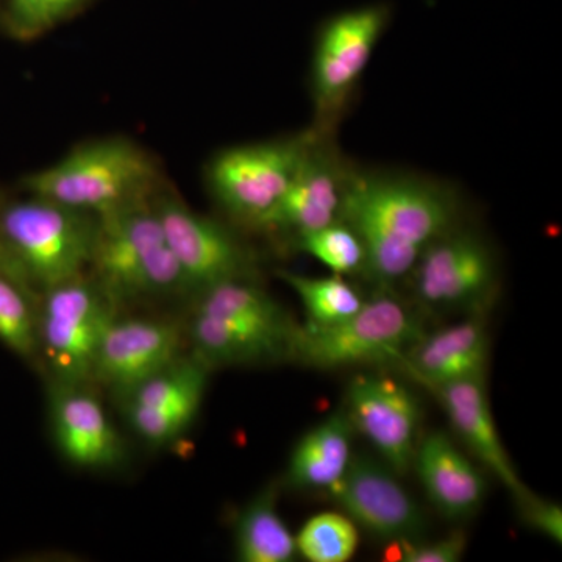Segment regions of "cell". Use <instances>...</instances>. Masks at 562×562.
Returning <instances> with one entry per match:
<instances>
[{
  "label": "cell",
  "mask_w": 562,
  "mask_h": 562,
  "mask_svg": "<svg viewBox=\"0 0 562 562\" xmlns=\"http://www.w3.org/2000/svg\"><path fill=\"white\" fill-rule=\"evenodd\" d=\"M460 211L457 191L443 181L355 168L342 221L364 246V276L390 288L408 280L425 250L458 227Z\"/></svg>",
  "instance_id": "1"
},
{
  "label": "cell",
  "mask_w": 562,
  "mask_h": 562,
  "mask_svg": "<svg viewBox=\"0 0 562 562\" xmlns=\"http://www.w3.org/2000/svg\"><path fill=\"white\" fill-rule=\"evenodd\" d=\"M160 181L154 157L133 140L80 144L60 160L22 180L29 194L102 217L150 201Z\"/></svg>",
  "instance_id": "2"
},
{
  "label": "cell",
  "mask_w": 562,
  "mask_h": 562,
  "mask_svg": "<svg viewBox=\"0 0 562 562\" xmlns=\"http://www.w3.org/2000/svg\"><path fill=\"white\" fill-rule=\"evenodd\" d=\"M90 271L116 305L190 294L154 198L98 217Z\"/></svg>",
  "instance_id": "3"
},
{
  "label": "cell",
  "mask_w": 562,
  "mask_h": 562,
  "mask_svg": "<svg viewBox=\"0 0 562 562\" xmlns=\"http://www.w3.org/2000/svg\"><path fill=\"white\" fill-rule=\"evenodd\" d=\"M98 217L29 194L0 209V235L33 290L41 292L90 269Z\"/></svg>",
  "instance_id": "4"
},
{
  "label": "cell",
  "mask_w": 562,
  "mask_h": 562,
  "mask_svg": "<svg viewBox=\"0 0 562 562\" xmlns=\"http://www.w3.org/2000/svg\"><path fill=\"white\" fill-rule=\"evenodd\" d=\"M391 16V7L379 2L339 11L322 22L310 76L314 131L335 135Z\"/></svg>",
  "instance_id": "5"
},
{
  "label": "cell",
  "mask_w": 562,
  "mask_h": 562,
  "mask_svg": "<svg viewBox=\"0 0 562 562\" xmlns=\"http://www.w3.org/2000/svg\"><path fill=\"white\" fill-rule=\"evenodd\" d=\"M114 319L116 303L87 273L41 292L36 312L38 351L52 382L91 383L103 333Z\"/></svg>",
  "instance_id": "6"
},
{
  "label": "cell",
  "mask_w": 562,
  "mask_h": 562,
  "mask_svg": "<svg viewBox=\"0 0 562 562\" xmlns=\"http://www.w3.org/2000/svg\"><path fill=\"white\" fill-rule=\"evenodd\" d=\"M313 138L308 128L291 138L221 150L206 169L211 194L233 220L260 231L290 190Z\"/></svg>",
  "instance_id": "7"
},
{
  "label": "cell",
  "mask_w": 562,
  "mask_h": 562,
  "mask_svg": "<svg viewBox=\"0 0 562 562\" xmlns=\"http://www.w3.org/2000/svg\"><path fill=\"white\" fill-rule=\"evenodd\" d=\"M422 336L412 310L382 294L338 324L299 325L291 360L317 369L398 360Z\"/></svg>",
  "instance_id": "8"
},
{
  "label": "cell",
  "mask_w": 562,
  "mask_h": 562,
  "mask_svg": "<svg viewBox=\"0 0 562 562\" xmlns=\"http://www.w3.org/2000/svg\"><path fill=\"white\" fill-rule=\"evenodd\" d=\"M408 280L427 308H482L497 288V265L482 236L458 225L425 250Z\"/></svg>",
  "instance_id": "9"
},
{
  "label": "cell",
  "mask_w": 562,
  "mask_h": 562,
  "mask_svg": "<svg viewBox=\"0 0 562 562\" xmlns=\"http://www.w3.org/2000/svg\"><path fill=\"white\" fill-rule=\"evenodd\" d=\"M154 206L190 294L222 281L254 279V254L235 233L177 198H154Z\"/></svg>",
  "instance_id": "10"
},
{
  "label": "cell",
  "mask_w": 562,
  "mask_h": 562,
  "mask_svg": "<svg viewBox=\"0 0 562 562\" xmlns=\"http://www.w3.org/2000/svg\"><path fill=\"white\" fill-rule=\"evenodd\" d=\"M312 146L290 190L260 231L297 241L303 235L342 221L344 203L355 166L349 165L328 133L314 131Z\"/></svg>",
  "instance_id": "11"
},
{
  "label": "cell",
  "mask_w": 562,
  "mask_h": 562,
  "mask_svg": "<svg viewBox=\"0 0 562 562\" xmlns=\"http://www.w3.org/2000/svg\"><path fill=\"white\" fill-rule=\"evenodd\" d=\"M346 414L392 471L403 475L413 468L420 406L412 391L387 376L361 373L347 391Z\"/></svg>",
  "instance_id": "12"
},
{
  "label": "cell",
  "mask_w": 562,
  "mask_h": 562,
  "mask_svg": "<svg viewBox=\"0 0 562 562\" xmlns=\"http://www.w3.org/2000/svg\"><path fill=\"white\" fill-rule=\"evenodd\" d=\"M328 492L347 517L384 541H413L424 530V516L412 494L390 465L372 458H351L342 479Z\"/></svg>",
  "instance_id": "13"
},
{
  "label": "cell",
  "mask_w": 562,
  "mask_h": 562,
  "mask_svg": "<svg viewBox=\"0 0 562 562\" xmlns=\"http://www.w3.org/2000/svg\"><path fill=\"white\" fill-rule=\"evenodd\" d=\"M210 366L194 353L181 355L168 368L124 395L133 430L151 443L172 441L201 409Z\"/></svg>",
  "instance_id": "14"
},
{
  "label": "cell",
  "mask_w": 562,
  "mask_h": 562,
  "mask_svg": "<svg viewBox=\"0 0 562 562\" xmlns=\"http://www.w3.org/2000/svg\"><path fill=\"white\" fill-rule=\"evenodd\" d=\"M183 331L162 319H114L103 333L91 382L124 397L181 357Z\"/></svg>",
  "instance_id": "15"
},
{
  "label": "cell",
  "mask_w": 562,
  "mask_h": 562,
  "mask_svg": "<svg viewBox=\"0 0 562 562\" xmlns=\"http://www.w3.org/2000/svg\"><path fill=\"white\" fill-rule=\"evenodd\" d=\"M50 414L55 441L66 460L87 469L111 468L121 461L120 432L87 384L54 383Z\"/></svg>",
  "instance_id": "16"
},
{
  "label": "cell",
  "mask_w": 562,
  "mask_h": 562,
  "mask_svg": "<svg viewBox=\"0 0 562 562\" xmlns=\"http://www.w3.org/2000/svg\"><path fill=\"white\" fill-rule=\"evenodd\" d=\"M430 391L441 402L453 430L469 450L497 476L498 482L512 492L517 502L527 497L530 492L509 460L495 427L483 376L438 384L431 386Z\"/></svg>",
  "instance_id": "17"
},
{
  "label": "cell",
  "mask_w": 562,
  "mask_h": 562,
  "mask_svg": "<svg viewBox=\"0 0 562 562\" xmlns=\"http://www.w3.org/2000/svg\"><path fill=\"white\" fill-rule=\"evenodd\" d=\"M297 327H271L192 313L188 335L192 353L213 369L291 358Z\"/></svg>",
  "instance_id": "18"
},
{
  "label": "cell",
  "mask_w": 562,
  "mask_h": 562,
  "mask_svg": "<svg viewBox=\"0 0 562 562\" xmlns=\"http://www.w3.org/2000/svg\"><path fill=\"white\" fill-rule=\"evenodd\" d=\"M413 465L432 505L449 519L479 512L486 495L482 473L442 432H432L417 446Z\"/></svg>",
  "instance_id": "19"
},
{
  "label": "cell",
  "mask_w": 562,
  "mask_h": 562,
  "mask_svg": "<svg viewBox=\"0 0 562 562\" xmlns=\"http://www.w3.org/2000/svg\"><path fill=\"white\" fill-rule=\"evenodd\" d=\"M487 355L486 327L480 319H469L422 336L403 360L417 380L431 387L483 376Z\"/></svg>",
  "instance_id": "20"
},
{
  "label": "cell",
  "mask_w": 562,
  "mask_h": 562,
  "mask_svg": "<svg viewBox=\"0 0 562 562\" xmlns=\"http://www.w3.org/2000/svg\"><path fill=\"white\" fill-rule=\"evenodd\" d=\"M353 425L346 413H336L306 432L288 464V483L301 490H330L351 461Z\"/></svg>",
  "instance_id": "21"
},
{
  "label": "cell",
  "mask_w": 562,
  "mask_h": 562,
  "mask_svg": "<svg viewBox=\"0 0 562 562\" xmlns=\"http://www.w3.org/2000/svg\"><path fill=\"white\" fill-rule=\"evenodd\" d=\"M236 554L244 562H290L297 554L295 536L277 512L276 486L261 491L239 514Z\"/></svg>",
  "instance_id": "22"
},
{
  "label": "cell",
  "mask_w": 562,
  "mask_h": 562,
  "mask_svg": "<svg viewBox=\"0 0 562 562\" xmlns=\"http://www.w3.org/2000/svg\"><path fill=\"white\" fill-rule=\"evenodd\" d=\"M217 319L288 327L286 312L254 279H233L199 292L194 312Z\"/></svg>",
  "instance_id": "23"
},
{
  "label": "cell",
  "mask_w": 562,
  "mask_h": 562,
  "mask_svg": "<svg viewBox=\"0 0 562 562\" xmlns=\"http://www.w3.org/2000/svg\"><path fill=\"white\" fill-rule=\"evenodd\" d=\"M279 277L301 299L310 324H338L353 316L364 303L360 292L336 273L330 277H306L281 271Z\"/></svg>",
  "instance_id": "24"
},
{
  "label": "cell",
  "mask_w": 562,
  "mask_h": 562,
  "mask_svg": "<svg viewBox=\"0 0 562 562\" xmlns=\"http://www.w3.org/2000/svg\"><path fill=\"white\" fill-rule=\"evenodd\" d=\"M38 294L5 273H0V342L14 353H38Z\"/></svg>",
  "instance_id": "25"
},
{
  "label": "cell",
  "mask_w": 562,
  "mask_h": 562,
  "mask_svg": "<svg viewBox=\"0 0 562 562\" xmlns=\"http://www.w3.org/2000/svg\"><path fill=\"white\" fill-rule=\"evenodd\" d=\"M357 524L339 513L312 517L295 536L297 553L312 562H346L358 549Z\"/></svg>",
  "instance_id": "26"
},
{
  "label": "cell",
  "mask_w": 562,
  "mask_h": 562,
  "mask_svg": "<svg viewBox=\"0 0 562 562\" xmlns=\"http://www.w3.org/2000/svg\"><path fill=\"white\" fill-rule=\"evenodd\" d=\"M336 276H357L366 271V250L360 236L347 222L339 221L303 235L294 243Z\"/></svg>",
  "instance_id": "27"
},
{
  "label": "cell",
  "mask_w": 562,
  "mask_h": 562,
  "mask_svg": "<svg viewBox=\"0 0 562 562\" xmlns=\"http://www.w3.org/2000/svg\"><path fill=\"white\" fill-rule=\"evenodd\" d=\"M7 27L20 40L50 32L91 0H5Z\"/></svg>",
  "instance_id": "28"
},
{
  "label": "cell",
  "mask_w": 562,
  "mask_h": 562,
  "mask_svg": "<svg viewBox=\"0 0 562 562\" xmlns=\"http://www.w3.org/2000/svg\"><path fill=\"white\" fill-rule=\"evenodd\" d=\"M465 539L461 532L428 543H412V541L394 542L397 560L405 562H457L464 554Z\"/></svg>",
  "instance_id": "29"
},
{
  "label": "cell",
  "mask_w": 562,
  "mask_h": 562,
  "mask_svg": "<svg viewBox=\"0 0 562 562\" xmlns=\"http://www.w3.org/2000/svg\"><path fill=\"white\" fill-rule=\"evenodd\" d=\"M517 503H519L522 519L531 530L542 532L554 542H562V508L560 505L542 501L532 494H528Z\"/></svg>",
  "instance_id": "30"
},
{
  "label": "cell",
  "mask_w": 562,
  "mask_h": 562,
  "mask_svg": "<svg viewBox=\"0 0 562 562\" xmlns=\"http://www.w3.org/2000/svg\"><path fill=\"white\" fill-rule=\"evenodd\" d=\"M0 273H5V276L11 277V279L20 281V283L27 286L29 290L36 292L31 284L27 283V280L24 279L20 269H18L16 262L11 258L9 250H7L5 243H3L2 235H0ZM36 294H38V292H36Z\"/></svg>",
  "instance_id": "31"
}]
</instances>
